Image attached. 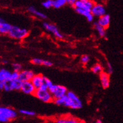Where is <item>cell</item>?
<instances>
[{
    "label": "cell",
    "instance_id": "cell-1",
    "mask_svg": "<svg viewBox=\"0 0 123 123\" xmlns=\"http://www.w3.org/2000/svg\"><path fill=\"white\" fill-rule=\"evenodd\" d=\"M63 105L73 109H79L82 107V102L74 92L67 91Z\"/></svg>",
    "mask_w": 123,
    "mask_h": 123
},
{
    "label": "cell",
    "instance_id": "cell-2",
    "mask_svg": "<svg viewBox=\"0 0 123 123\" xmlns=\"http://www.w3.org/2000/svg\"><path fill=\"white\" fill-rule=\"evenodd\" d=\"M17 112L13 108L0 106V123H8L17 117Z\"/></svg>",
    "mask_w": 123,
    "mask_h": 123
},
{
    "label": "cell",
    "instance_id": "cell-3",
    "mask_svg": "<svg viewBox=\"0 0 123 123\" xmlns=\"http://www.w3.org/2000/svg\"><path fill=\"white\" fill-rule=\"evenodd\" d=\"M8 35L12 38L20 40L28 37L29 35V31L26 28H21L17 26L12 25Z\"/></svg>",
    "mask_w": 123,
    "mask_h": 123
},
{
    "label": "cell",
    "instance_id": "cell-4",
    "mask_svg": "<svg viewBox=\"0 0 123 123\" xmlns=\"http://www.w3.org/2000/svg\"><path fill=\"white\" fill-rule=\"evenodd\" d=\"M33 96L45 103H50L54 101V97L48 89H37Z\"/></svg>",
    "mask_w": 123,
    "mask_h": 123
},
{
    "label": "cell",
    "instance_id": "cell-5",
    "mask_svg": "<svg viewBox=\"0 0 123 123\" xmlns=\"http://www.w3.org/2000/svg\"><path fill=\"white\" fill-rule=\"evenodd\" d=\"M22 81L19 79L15 80H9L3 82V88L6 92L12 91H20Z\"/></svg>",
    "mask_w": 123,
    "mask_h": 123
},
{
    "label": "cell",
    "instance_id": "cell-6",
    "mask_svg": "<svg viewBox=\"0 0 123 123\" xmlns=\"http://www.w3.org/2000/svg\"><path fill=\"white\" fill-rule=\"evenodd\" d=\"M48 90L52 94L54 99L62 97L67 92V89L65 86L61 85H55L54 84L48 88Z\"/></svg>",
    "mask_w": 123,
    "mask_h": 123
},
{
    "label": "cell",
    "instance_id": "cell-7",
    "mask_svg": "<svg viewBox=\"0 0 123 123\" xmlns=\"http://www.w3.org/2000/svg\"><path fill=\"white\" fill-rule=\"evenodd\" d=\"M43 26L44 28L46 30H47L49 32L52 33V34L54 35L55 37H57V38L62 39L63 38V34L59 31L58 28L55 25L47 23V22H44L43 23Z\"/></svg>",
    "mask_w": 123,
    "mask_h": 123
},
{
    "label": "cell",
    "instance_id": "cell-8",
    "mask_svg": "<svg viewBox=\"0 0 123 123\" xmlns=\"http://www.w3.org/2000/svg\"><path fill=\"white\" fill-rule=\"evenodd\" d=\"M20 91L25 94H28V95H33V94L36 91V88L33 85L31 80L22 81Z\"/></svg>",
    "mask_w": 123,
    "mask_h": 123
},
{
    "label": "cell",
    "instance_id": "cell-9",
    "mask_svg": "<svg viewBox=\"0 0 123 123\" xmlns=\"http://www.w3.org/2000/svg\"><path fill=\"white\" fill-rule=\"evenodd\" d=\"M94 3H95L92 0H77L74 5V7L91 11Z\"/></svg>",
    "mask_w": 123,
    "mask_h": 123
},
{
    "label": "cell",
    "instance_id": "cell-10",
    "mask_svg": "<svg viewBox=\"0 0 123 123\" xmlns=\"http://www.w3.org/2000/svg\"><path fill=\"white\" fill-rule=\"evenodd\" d=\"M91 12L93 16L97 18H99L106 13L105 7L101 4L98 3H94L92 8H91Z\"/></svg>",
    "mask_w": 123,
    "mask_h": 123
},
{
    "label": "cell",
    "instance_id": "cell-11",
    "mask_svg": "<svg viewBox=\"0 0 123 123\" xmlns=\"http://www.w3.org/2000/svg\"><path fill=\"white\" fill-rule=\"evenodd\" d=\"M99 78H100V84L103 89H106L109 87L111 83L110 74H109L107 72L102 71L99 74Z\"/></svg>",
    "mask_w": 123,
    "mask_h": 123
},
{
    "label": "cell",
    "instance_id": "cell-12",
    "mask_svg": "<svg viewBox=\"0 0 123 123\" xmlns=\"http://www.w3.org/2000/svg\"><path fill=\"white\" fill-rule=\"evenodd\" d=\"M34 75V72L31 70H21L19 72V79L21 81L31 80Z\"/></svg>",
    "mask_w": 123,
    "mask_h": 123
},
{
    "label": "cell",
    "instance_id": "cell-13",
    "mask_svg": "<svg viewBox=\"0 0 123 123\" xmlns=\"http://www.w3.org/2000/svg\"><path fill=\"white\" fill-rule=\"evenodd\" d=\"M44 76L41 74H35L32 79H31V82H32L33 85L37 89L40 88L42 84H43V82Z\"/></svg>",
    "mask_w": 123,
    "mask_h": 123
},
{
    "label": "cell",
    "instance_id": "cell-14",
    "mask_svg": "<svg viewBox=\"0 0 123 123\" xmlns=\"http://www.w3.org/2000/svg\"><path fill=\"white\" fill-rule=\"evenodd\" d=\"M74 8L75 11L76 12V13H77L78 14H79V15H82V16H85L88 20V21H89V22H92V21L94 20V16L92 15L91 11H88V10H84V9H82V8Z\"/></svg>",
    "mask_w": 123,
    "mask_h": 123
},
{
    "label": "cell",
    "instance_id": "cell-15",
    "mask_svg": "<svg viewBox=\"0 0 123 123\" xmlns=\"http://www.w3.org/2000/svg\"><path fill=\"white\" fill-rule=\"evenodd\" d=\"M111 22V17L109 15H107L105 13V15H102L100 17H99L98 21H97V23L99 24L100 26H102V27H104V28L107 29L109 27V25H110Z\"/></svg>",
    "mask_w": 123,
    "mask_h": 123
},
{
    "label": "cell",
    "instance_id": "cell-16",
    "mask_svg": "<svg viewBox=\"0 0 123 123\" xmlns=\"http://www.w3.org/2000/svg\"><path fill=\"white\" fill-rule=\"evenodd\" d=\"M12 25L6 22L2 18H0V34H8L9 31L10 30L11 28H12Z\"/></svg>",
    "mask_w": 123,
    "mask_h": 123
},
{
    "label": "cell",
    "instance_id": "cell-17",
    "mask_svg": "<svg viewBox=\"0 0 123 123\" xmlns=\"http://www.w3.org/2000/svg\"><path fill=\"white\" fill-rule=\"evenodd\" d=\"M79 120L77 118L72 116H65L57 119L55 122L57 123H78Z\"/></svg>",
    "mask_w": 123,
    "mask_h": 123
},
{
    "label": "cell",
    "instance_id": "cell-18",
    "mask_svg": "<svg viewBox=\"0 0 123 123\" xmlns=\"http://www.w3.org/2000/svg\"><path fill=\"white\" fill-rule=\"evenodd\" d=\"M11 72L5 68H1L0 69V80L1 82L9 80L11 77Z\"/></svg>",
    "mask_w": 123,
    "mask_h": 123
},
{
    "label": "cell",
    "instance_id": "cell-19",
    "mask_svg": "<svg viewBox=\"0 0 123 123\" xmlns=\"http://www.w3.org/2000/svg\"><path fill=\"white\" fill-rule=\"evenodd\" d=\"M28 12H29L31 14L35 15V16L38 17V18H41V19H46V18H47V16L45 14H44L42 12H39V11H38L35 7L30 6L29 8H28Z\"/></svg>",
    "mask_w": 123,
    "mask_h": 123
},
{
    "label": "cell",
    "instance_id": "cell-20",
    "mask_svg": "<svg viewBox=\"0 0 123 123\" xmlns=\"http://www.w3.org/2000/svg\"><path fill=\"white\" fill-rule=\"evenodd\" d=\"M94 28L97 31V32L98 33L99 37H104L106 35V31H105V28L104 27H102V26H100V25L98 24L97 22L94 23Z\"/></svg>",
    "mask_w": 123,
    "mask_h": 123
},
{
    "label": "cell",
    "instance_id": "cell-21",
    "mask_svg": "<svg viewBox=\"0 0 123 123\" xmlns=\"http://www.w3.org/2000/svg\"><path fill=\"white\" fill-rule=\"evenodd\" d=\"M91 71L94 74H99L100 72H102L103 71V68H102V67L101 66L100 64H99V63H96V64H95V65L92 66V67L91 68Z\"/></svg>",
    "mask_w": 123,
    "mask_h": 123
},
{
    "label": "cell",
    "instance_id": "cell-22",
    "mask_svg": "<svg viewBox=\"0 0 123 123\" xmlns=\"http://www.w3.org/2000/svg\"><path fill=\"white\" fill-rule=\"evenodd\" d=\"M66 4V0H53V7L60 8Z\"/></svg>",
    "mask_w": 123,
    "mask_h": 123
},
{
    "label": "cell",
    "instance_id": "cell-23",
    "mask_svg": "<svg viewBox=\"0 0 123 123\" xmlns=\"http://www.w3.org/2000/svg\"><path fill=\"white\" fill-rule=\"evenodd\" d=\"M19 113L22 114L25 116H34L36 114L34 111L30 110H26V109H21L19 110Z\"/></svg>",
    "mask_w": 123,
    "mask_h": 123
},
{
    "label": "cell",
    "instance_id": "cell-24",
    "mask_svg": "<svg viewBox=\"0 0 123 123\" xmlns=\"http://www.w3.org/2000/svg\"><path fill=\"white\" fill-rule=\"evenodd\" d=\"M43 59L40 58H34L31 60V62L33 64L37 65H42L43 64Z\"/></svg>",
    "mask_w": 123,
    "mask_h": 123
},
{
    "label": "cell",
    "instance_id": "cell-25",
    "mask_svg": "<svg viewBox=\"0 0 123 123\" xmlns=\"http://www.w3.org/2000/svg\"><path fill=\"white\" fill-rule=\"evenodd\" d=\"M42 5L44 8H47V9L53 7V0H46L43 2Z\"/></svg>",
    "mask_w": 123,
    "mask_h": 123
},
{
    "label": "cell",
    "instance_id": "cell-26",
    "mask_svg": "<svg viewBox=\"0 0 123 123\" xmlns=\"http://www.w3.org/2000/svg\"><path fill=\"white\" fill-rule=\"evenodd\" d=\"M90 61V57L87 55H82L80 58V62L81 63H83V64H84V65H86V64H87Z\"/></svg>",
    "mask_w": 123,
    "mask_h": 123
},
{
    "label": "cell",
    "instance_id": "cell-27",
    "mask_svg": "<svg viewBox=\"0 0 123 123\" xmlns=\"http://www.w3.org/2000/svg\"><path fill=\"white\" fill-rule=\"evenodd\" d=\"M12 66H13L14 71L19 72V71H21V69H22V66H21V65L20 64V63H14L12 64Z\"/></svg>",
    "mask_w": 123,
    "mask_h": 123
},
{
    "label": "cell",
    "instance_id": "cell-28",
    "mask_svg": "<svg viewBox=\"0 0 123 123\" xmlns=\"http://www.w3.org/2000/svg\"><path fill=\"white\" fill-rule=\"evenodd\" d=\"M43 84H44L46 87H47V88H49L50 86H52L53 84V83L51 81V80H50L48 78L44 77L43 79Z\"/></svg>",
    "mask_w": 123,
    "mask_h": 123
},
{
    "label": "cell",
    "instance_id": "cell-29",
    "mask_svg": "<svg viewBox=\"0 0 123 123\" xmlns=\"http://www.w3.org/2000/svg\"><path fill=\"white\" fill-rule=\"evenodd\" d=\"M17 79H19V72L13 71L11 73L10 80H15Z\"/></svg>",
    "mask_w": 123,
    "mask_h": 123
},
{
    "label": "cell",
    "instance_id": "cell-30",
    "mask_svg": "<svg viewBox=\"0 0 123 123\" xmlns=\"http://www.w3.org/2000/svg\"><path fill=\"white\" fill-rule=\"evenodd\" d=\"M42 65H44V66H47V67H52V65H53V63H52V62L49 61V60H43Z\"/></svg>",
    "mask_w": 123,
    "mask_h": 123
},
{
    "label": "cell",
    "instance_id": "cell-31",
    "mask_svg": "<svg viewBox=\"0 0 123 123\" xmlns=\"http://www.w3.org/2000/svg\"><path fill=\"white\" fill-rule=\"evenodd\" d=\"M107 73L109 74H111L112 73V72H113V68H112V67L111 64L109 62H108L107 63Z\"/></svg>",
    "mask_w": 123,
    "mask_h": 123
},
{
    "label": "cell",
    "instance_id": "cell-32",
    "mask_svg": "<svg viewBox=\"0 0 123 123\" xmlns=\"http://www.w3.org/2000/svg\"><path fill=\"white\" fill-rule=\"evenodd\" d=\"M77 0H66V3L69 5L70 6H74V5L75 3Z\"/></svg>",
    "mask_w": 123,
    "mask_h": 123
},
{
    "label": "cell",
    "instance_id": "cell-33",
    "mask_svg": "<svg viewBox=\"0 0 123 123\" xmlns=\"http://www.w3.org/2000/svg\"><path fill=\"white\" fill-rule=\"evenodd\" d=\"M3 82L0 80V89L3 90Z\"/></svg>",
    "mask_w": 123,
    "mask_h": 123
},
{
    "label": "cell",
    "instance_id": "cell-34",
    "mask_svg": "<svg viewBox=\"0 0 123 123\" xmlns=\"http://www.w3.org/2000/svg\"><path fill=\"white\" fill-rule=\"evenodd\" d=\"M102 121H101V120H97V121H96V123H102Z\"/></svg>",
    "mask_w": 123,
    "mask_h": 123
}]
</instances>
